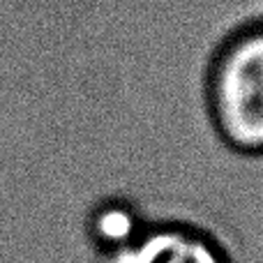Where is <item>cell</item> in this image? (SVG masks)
I'll use <instances>...</instances> for the list:
<instances>
[{
	"label": "cell",
	"instance_id": "obj_2",
	"mask_svg": "<svg viewBox=\"0 0 263 263\" xmlns=\"http://www.w3.org/2000/svg\"><path fill=\"white\" fill-rule=\"evenodd\" d=\"M102 263H231L203 229L182 222H153Z\"/></svg>",
	"mask_w": 263,
	"mask_h": 263
},
{
	"label": "cell",
	"instance_id": "obj_1",
	"mask_svg": "<svg viewBox=\"0 0 263 263\" xmlns=\"http://www.w3.org/2000/svg\"><path fill=\"white\" fill-rule=\"evenodd\" d=\"M210 116L229 148L263 155V23L222 46L208 77Z\"/></svg>",
	"mask_w": 263,
	"mask_h": 263
}]
</instances>
